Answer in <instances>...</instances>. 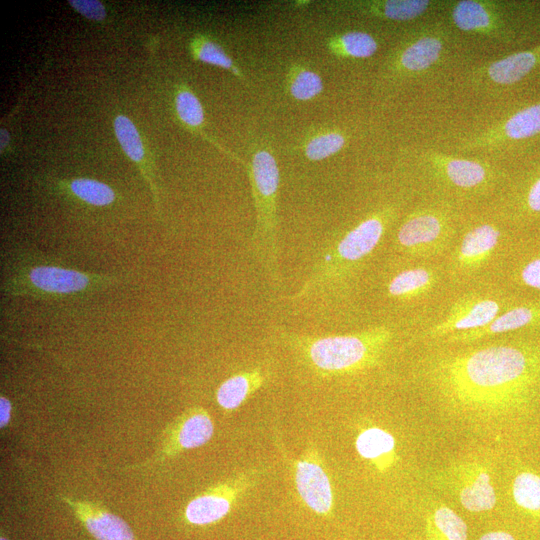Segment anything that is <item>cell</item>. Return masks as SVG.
Returning <instances> with one entry per match:
<instances>
[{
  "instance_id": "obj_15",
  "label": "cell",
  "mask_w": 540,
  "mask_h": 540,
  "mask_svg": "<svg viewBox=\"0 0 540 540\" xmlns=\"http://www.w3.org/2000/svg\"><path fill=\"white\" fill-rule=\"evenodd\" d=\"M499 311L500 304L495 299L465 296L452 305L444 319L431 327L429 335L441 337L483 328L498 315Z\"/></svg>"
},
{
  "instance_id": "obj_11",
  "label": "cell",
  "mask_w": 540,
  "mask_h": 540,
  "mask_svg": "<svg viewBox=\"0 0 540 540\" xmlns=\"http://www.w3.org/2000/svg\"><path fill=\"white\" fill-rule=\"evenodd\" d=\"M256 471L242 472L192 499L185 518L193 525H209L223 519L237 500L253 485Z\"/></svg>"
},
{
  "instance_id": "obj_6",
  "label": "cell",
  "mask_w": 540,
  "mask_h": 540,
  "mask_svg": "<svg viewBox=\"0 0 540 540\" xmlns=\"http://www.w3.org/2000/svg\"><path fill=\"white\" fill-rule=\"evenodd\" d=\"M450 38L451 30L439 20L412 29L386 59L385 75L395 82L423 76L443 60Z\"/></svg>"
},
{
  "instance_id": "obj_32",
  "label": "cell",
  "mask_w": 540,
  "mask_h": 540,
  "mask_svg": "<svg viewBox=\"0 0 540 540\" xmlns=\"http://www.w3.org/2000/svg\"><path fill=\"white\" fill-rule=\"evenodd\" d=\"M175 107L180 120L192 127L199 128L204 122V111L199 99L190 90H181L175 98Z\"/></svg>"
},
{
  "instance_id": "obj_34",
  "label": "cell",
  "mask_w": 540,
  "mask_h": 540,
  "mask_svg": "<svg viewBox=\"0 0 540 540\" xmlns=\"http://www.w3.org/2000/svg\"><path fill=\"white\" fill-rule=\"evenodd\" d=\"M69 5L87 19L101 21L106 17V10L100 1L69 0Z\"/></svg>"
},
{
  "instance_id": "obj_3",
  "label": "cell",
  "mask_w": 540,
  "mask_h": 540,
  "mask_svg": "<svg viewBox=\"0 0 540 540\" xmlns=\"http://www.w3.org/2000/svg\"><path fill=\"white\" fill-rule=\"evenodd\" d=\"M250 177L256 211L252 236L254 254L271 283L278 286L277 198L280 178L277 162L270 151L258 149L254 152Z\"/></svg>"
},
{
  "instance_id": "obj_16",
  "label": "cell",
  "mask_w": 540,
  "mask_h": 540,
  "mask_svg": "<svg viewBox=\"0 0 540 540\" xmlns=\"http://www.w3.org/2000/svg\"><path fill=\"white\" fill-rule=\"evenodd\" d=\"M430 0H365L334 3L336 11L395 22H411L440 7Z\"/></svg>"
},
{
  "instance_id": "obj_33",
  "label": "cell",
  "mask_w": 540,
  "mask_h": 540,
  "mask_svg": "<svg viewBox=\"0 0 540 540\" xmlns=\"http://www.w3.org/2000/svg\"><path fill=\"white\" fill-rule=\"evenodd\" d=\"M519 204L526 213H540V164L533 170L530 180L525 185Z\"/></svg>"
},
{
  "instance_id": "obj_5",
  "label": "cell",
  "mask_w": 540,
  "mask_h": 540,
  "mask_svg": "<svg viewBox=\"0 0 540 540\" xmlns=\"http://www.w3.org/2000/svg\"><path fill=\"white\" fill-rule=\"evenodd\" d=\"M454 27L493 41L512 44L525 36L532 19L528 5L497 0H459L447 3Z\"/></svg>"
},
{
  "instance_id": "obj_14",
  "label": "cell",
  "mask_w": 540,
  "mask_h": 540,
  "mask_svg": "<svg viewBox=\"0 0 540 540\" xmlns=\"http://www.w3.org/2000/svg\"><path fill=\"white\" fill-rule=\"evenodd\" d=\"M540 68V44L475 67L470 75L477 86H510Z\"/></svg>"
},
{
  "instance_id": "obj_39",
  "label": "cell",
  "mask_w": 540,
  "mask_h": 540,
  "mask_svg": "<svg viewBox=\"0 0 540 540\" xmlns=\"http://www.w3.org/2000/svg\"><path fill=\"white\" fill-rule=\"evenodd\" d=\"M0 540H9V539H7V538L4 537V536H1V537H0Z\"/></svg>"
},
{
  "instance_id": "obj_25",
  "label": "cell",
  "mask_w": 540,
  "mask_h": 540,
  "mask_svg": "<svg viewBox=\"0 0 540 540\" xmlns=\"http://www.w3.org/2000/svg\"><path fill=\"white\" fill-rule=\"evenodd\" d=\"M327 46L339 57L364 59L377 52L378 42L367 32L348 31L329 38Z\"/></svg>"
},
{
  "instance_id": "obj_18",
  "label": "cell",
  "mask_w": 540,
  "mask_h": 540,
  "mask_svg": "<svg viewBox=\"0 0 540 540\" xmlns=\"http://www.w3.org/2000/svg\"><path fill=\"white\" fill-rule=\"evenodd\" d=\"M501 232L490 223L472 227L463 236L454 259L455 268L460 271H472L483 265L498 245Z\"/></svg>"
},
{
  "instance_id": "obj_38",
  "label": "cell",
  "mask_w": 540,
  "mask_h": 540,
  "mask_svg": "<svg viewBox=\"0 0 540 540\" xmlns=\"http://www.w3.org/2000/svg\"><path fill=\"white\" fill-rule=\"evenodd\" d=\"M1 138H0V143H1V150L3 151V149H5L9 143V135H8V132L6 129H3L1 128Z\"/></svg>"
},
{
  "instance_id": "obj_20",
  "label": "cell",
  "mask_w": 540,
  "mask_h": 540,
  "mask_svg": "<svg viewBox=\"0 0 540 540\" xmlns=\"http://www.w3.org/2000/svg\"><path fill=\"white\" fill-rule=\"evenodd\" d=\"M540 321V304L513 307L497 315L483 328L452 334L451 341L472 342L493 335L506 333Z\"/></svg>"
},
{
  "instance_id": "obj_30",
  "label": "cell",
  "mask_w": 540,
  "mask_h": 540,
  "mask_svg": "<svg viewBox=\"0 0 540 540\" xmlns=\"http://www.w3.org/2000/svg\"><path fill=\"white\" fill-rule=\"evenodd\" d=\"M192 51L197 60L222 67L232 71L237 76H241L239 69L234 65L232 59L216 42L203 37L197 38L192 43Z\"/></svg>"
},
{
  "instance_id": "obj_35",
  "label": "cell",
  "mask_w": 540,
  "mask_h": 540,
  "mask_svg": "<svg viewBox=\"0 0 540 540\" xmlns=\"http://www.w3.org/2000/svg\"><path fill=\"white\" fill-rule=\"evenodd\" d=\"M520 278L527 287L540 290V258L525 264L520 272Z\"/></svg>"
},
{
  "instance_id": "obj_27",
  "label": "cell",
  "mask_w": 540,
  "mask_h": 540,
  "mask_svg": "<svg viewBox=\"0 0 540 540\" xmlns=\"http://www.w3.org/2000/svg\"><path fill=\"white\" fill-rule=\"evenodd\" d=\"M69 189L77 198L93 206H107L115 200L113 189L94 179H73Z\"/></svg>"
},
{
  "instance_id": "obj_8",
  "label": "cell",
  "mask_w": 540,
  "mask_h": 540,
  "mask_svg": "<svg viewBox=\"0 0 540 540\" xmlns=\"http://www.w3.org/2000/svg\"><path fill=\"white\" fill-rule=\"evenodd\" d=\"M110 278L80 272L56 265H35L24 268L4 284L10 294L62 296L92 290L108 284Z\"/></svg>"
},
{
  "instance_id": "obj_13",
  "label": "cell",
  "mask_w": 540,
  "mask_h": 540,
  "mask_svg": "<svg viewBox=\"0 0 540 540\" xmlns=\"http://www.w3.org/2000/svg\"><path fill=\"white\" fill-rule=\"evenodd\" d=\"M293 462L294 480L300 498L313 512L327 516L332 510L333 493L318 451L313 447L307 448L302 457Z\"/></svg>"
},
{
  "instance_id": "obj_9",
  "label": "cell",
  "mask_w": 540,
  "mask_h": 540,
  "mask_svg": "<svg viewBox=\"0 0 540 540\" xmlns=\"http://www.w3.org/2000/svg\"><path fill=\"white\" fill-rule=\"evenodd\" d=\"M540 135V101L503 117L494 124L461 140L462 152L498 150Z\"/></svg>"
},
{
  "instance_id": "obj_12",
  "label": "cell",
  "mask_w": 540,
  "mask_h": 540,
  "mask_svg": "<svg viewBox=\"0 0 540 540\" xmlns=\"http://www.w3.org/2000/svg\"><path fill=\"white\" fill-rule=\"evenodd\" d=\"M446 481L461 505L470 512L489 511L496 505L497 497L489 471L479 462L452 464L447 471Z\"/></svg>"
},
{
  "instance_id": "obj_1",
  "label": "cell",
  "mask_w": 540,
  "mask_h": 540,
  "mask_svg": "<svg viewBox=\"0 0 540 540\" xmlns=\"http://www.w3.org/2000/svg\"><path fill=\"white\" fill-rule=\"evenodd\" d=\"M433 380L456 411L478 417L505 415L534 396L540 355L519 346L484 347L439 360Z\"/></svg>"
},
{
  "instance_id": "obj_31",
  "label": "cell",
  "mask_w": 540,
  "mask_h": 540,
  "mask_svg": "<svg viewBox=\"0 0 540 540\" xmlns=\"http://www.w3.org/2000/svg\"><path fill=\"white\" fill-rule=\"evenodd\" d=\"M323 91V81L316 72L300 68L289 78V92L296 100H311Z\"/></svg>"
},
{
  "instance_id": "obj_17",
  "label": "cell",
  "mask_w": 540,
  "mask_h": 540,
  "mask_svg": "<svg viewBox=\"0 0 540 540\" xmlns=\"http://www.w3.org/2000/svg\"><path fill=\"white\" fill-rule=\"evenodd\" d=\"M62 499L95 540H135L126 521L105 507L70 497Z\"/></svg>"
},
{
  "instance_id": "obj_29",
  "label": "cell",
  "mask_w": 540,
  "mask_h": 540,
  "mask_svg": "<svg viewBox=\"0 0 540 540\" xmlns=\"http://www.w3.org/2000/svg\"><path fill=\"white\" fill-rule=\"evenodd\" d=\"M114 131L126 155L132 161L141 163L144 158V147L133 122L124 115H118L114 119Z\"/></svg>"
},
{
  "instance_id": "obj_36",
  "label": "cell",
  "mask_w": 540,
  "mask_h": 540,
  "mask_svg": "<svg viewBox=\"0 0 540 540\" xmlns=\"http://www.w3.org/2000/svg\"><path fill=\"white\" fill-rule=\"evenodd\" d=\"M11 402L4 396L0 397V427L4 428L11 418Z\"/></svg>"
},
{
  "instance_id": "obj_7",
  "label": "cell",
  "mask_w": 540,
  "mask_h": 540,
  "mask_svg": "<svg viewBox=\"0 0 540 540\" xmlns=\"http://www.w3.org/2000/svg\"><path fill=\"white\" fill-rule=\"evenodd\" d=\"M406 157L436 184L460 193H479L495 184L498 168L482 159L456 157L429 148H413Z\"/></svg>"
},
{
  "instance_id": "obj_24",
  "label": "cell",
  "mask_w": 540,
  "mask_h": 540,
  "mask_svg": "<svg viewBox=\"0 0 540 540\" xmlns=\"http://www.w3.org/2000/svg\"><path fill=\"white\" fill-rule=\"evenodd\" d=\"M425 532L427 540H467L465 521L444 505L427 514Z\"/></svg>"
},
{
  "instance_id": "obj_10",
  "label": "cell",
  "mask_w": 540,
  "mask_h": 540,
  "mask_svg": "<svg viewBox=\"0 0 540 540\" xmlns=\"http://www.w3.org/2000/svg\"><path fill=\"white\" fill-rule=\"evenodd\" d=\"M450 229V220L445 212L434 208H422L405 218L397 231L396 241L407 253L430 254L444 246Z\"/></svg>"
},
{
  "instance_id": "obj_22",
  "label": "cell",
  "mask_w": 540,
  "mask_h": 540,
  "mask_svg": "<svg viewBox=\"0 0 540 540\" xmlns=\"http://www.w3.org/2000/svg\"><path fill=\"white\" fill-rule=\"evenodd\" d=\"M265 382L266 374L260 368L235 374L221 383L216 392V400L223 409L235 410Z\"/></svg>"
},
{
  "instance_id": "obj_37",
  "label": "cell",
  "mask_w": 540,
  "mask_h": 540,
  "mask_svg": "<svg viewBox=\"0 0 540 540\" xmlns=\"http://www.w3.org/2000/svg\"><path fill=\"white\" fill-rule=\"evenodd\" d=\"M478 540H515V538L505 531H491L482 535Z\"/></svg>"
},
{
  "instance_id": "obj_21",
  "label": "cell",
  "mask_w": 540,
  "mask_h": 540,
  "mask_svg": "<svg viewBox=\"0 0 540 540\" xmlns=\"http://www.w3.org/2000/svg\"><path fill=\"white\" fill-rule=\"evenodd\" d=\"M355 448L360 457L370 461L381 472L389 469L397 459L394 437L379 427L361 431L355 440Z\"/></svg>"
},
{
  "instance_id": "obj_4",
  "label": "cell",
  "mask_w": 540,
  "mask_h": 540,
  "mask_svg": "<svg viewBox=\"0 0 540 540\" xmlns=\"http://www.w3.org/2000/svg\"><path fill=\"white\" fill-rule=\"evenodd\" d=\"M392 213V209L374 213L348 231L316 262L307 280L290 300L297 301L308 296L357 266L381 241Z\"/></svg>"
},
{
  "instance_id": "obj_19",
  "label": "cell",
  "mask_w": 540,
  "mask_h": 540,
  "mask_svg": "<svg viewBox=\"0 0 540 540\" xmlns=\"http://www.w3.org/2000/svg\"><path fill=\"white\" fill-rule=\"evenodd\" d=\"M214 433L208 412L195 407L184 413L175 423L170 440V453L194 449L207 443Z\"/></svg>"
},
{
  "instance_id": "obj_23",
  "label": "cell",
  "mask_w": 540,
  "mask_h": 540,
  "mask_svg": "<svg viewBox=\"0 0 540 540\" xmlns=\"http://www.w3.org/2000/svg\"><path fill=\"white\" fill-rule=\"evenodd\" d=\"M436 281L434 271L425 267H414L396 274L388 283L387 290L391 297L410 299L428 292Z\"/></svg>"
},
{
  "instance_id": "obj_2",
  "label": "cell",
  "mask_w": 540,
  "mask_h": 540,
  "mask_svg": "<svg viewBox=\"0 0 540 540\" xmlns=\"http://www.w3.org/2000/svg\"><path fill=\"white\" fill-rule=\"evenodd\" d=\"M281 337L316 372L340 375L377 364L393 332L389 327L377 326L349 335L313 337L283 331Z\"/></svg>"
},
{
  "instance_id": "obj_26",
  "label": "cell",
  "mask_w": 540,
  "mask_h": 540,
  "mask_svg": "<svg viewBox=\"0 0 540 540\" xmlns=\"http://www.w3.org/2000/svg\"><path fill=\"white\" fill-rule=\"evenodd\" d=\"M512 496L516 505L534 517H540V475L522 471L512 484Z\"/></svg>"
},
{
  "instance_id": "obj_28",
  "label": "cell",
  "mask_w": 540,
  "mask_h": 540,
  "mask_svg": "<svg viewBox=\"0 0 540 540\" xmlns=\"http://www.w3.org/2000/svg\"><path fill=\"white\" fill-rule=\"evenodd\" d=\"M346 144V137L339 131L319 132L304 146L305 156L312 161H320L339 152Z\"/></svg>"
}]
</instances>
